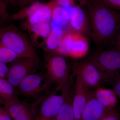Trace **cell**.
<instances>
[{
    "label": "cell",
    "instance_id": "obj_1",
    "mask_svg": "<svg viewBox=\"0 0 120 120\" xmlns=\"http://www.w3.org/2000/svg\"><path fill=\"white\" fill-rule=\"evenodd\" d=\"M90 23V34L96 45H106L120 30V12L89 0L86 4Z\"/></svg>",
    "mask_w": 120,
    "mask_h": 120
},
{
    "label": "cell",
    "instance_id": "obj_2",
    "mask_svg": "<svg viewBox=\"0 0 120 120\" xmlns=\"http://www.w3.org/2000/svg\"><path fill=\"white\" fill-rule=\"evenodd\" d=\"M0 43L15 52L20 57L41 61L30 39L14 24L0 29Z\"/></svg>",
    "mask_w": 120,
    "mask_h": 120
},
{
    "label": "cell",
    "instance_id": "obj_3",
    "mask_svg": "<svg viewBox=\"0 0 120 120\" xmlns=\"http://www.w3.org/2000/svg\"><path fill=\"white\" fill-rule=\"evenodd\" d=\"M89 61L101 72L105 83H113L120 72V50H100L94 54Z\"/></svg>",
    "mask_w": 120,
    "mask_h": 120
},
{
    "label": "cell",
    "instance_id": "obj_4",
    "mask_svg": "<svg viewBox=\"0 0 120 120\" xmlns=\"http://www.w3.org/2000/svg\"><path fill=\"white\" fill-rule=\"evenodd\" d=\"M70 88L71 83L57 85L49 92L41 102L38 116V120H56Z\"/></svg>",
    "mask_w": 120,
    "mask_h": 120
},
{
    "label": "cell",
    "instance_id": "obj_5",
    "mask_svg": "<svg viewBox=\"0 0 120 120\" xmlns=\"http://www.w3.org/2000/svg\"><path fill=\"white\" fill-rule=\"evenodd\" d=\"M44 58L46 72L53 83L65 85L71 83L68 65L63 56L47 53Z\"/></svg>",
    "mask_w": 120,
    "mask_h": 120
},
{
    "label": "cell",
    "instance_id": "obj_6",
    "mask_svg": "<svg viewBox=\"0 0 120 120\" xmlns=\"http://www.w3.org/2000/svg\"><path fill=\"white\" fill-rule=\"evenodd\" d=\"M53 83L46 72L28 75L20 82L17 91L26 97H34L48 91Z\"/></svg>",
    "mask_w": 120,
    "mask_h": 120
},
{
    "label": "cell",
    "instance_id": "obj_7",
    "mask_svg": "<svg viewBox=\"0 0 120 120\" xmlns=\"http://www.w3.org/2000/svg\"><path fill=\"white\" fill-rule=\"evenodd\" d=\"M68 66L73 75L81 77L89 88L95 89L105 83L101 72L90 61H73Z\"/></svg>",
    "mask_w": 120,
    "mask_h": 120
},
{
    "label": "cell",
    "instance_id": "obj_8",
    "mask_svg": "<svg viewBox=\"0 0 120 120\" xmlns=\"http://www.w3.org/2000/svg\"><path fill=\"white\" fill-rule=\"evenodd\" d=\"M41 61L26 58L20 57L9 64L7 80L16 88L20 82L27 76L36 73L41 65Z\"/></svg>",
    "mask_w": 120,
    "mask_h": 120
},
{
    "label": "cell",
    "instance_id": "obj_9",
    "mask_svg": "<svg viewBox=\"0 0 120 120\" xmlns=\"http://www.w3.org/2000/svg\"><path fill=\"white\" fill-rule=\"evenodd\" d=\"M13 120H38L34 107L18 98L2 104Z\"/></svg>",
    "mask_w": 120,
    "mask_h": 120
},
{
    "label": "cell",
    "instance_id": "obj_10",
    "mask_svg": "<svg viewBox=\"0 0 120 120\" xmlns=\"http://www.w3.org/2000/svg\"><path fill=\"white\" fill-rule=\"evenodd\" d=\"M74 87L72 105L75 120H79L88 100L89 87L82 78L76 76Z\"/></svg>",
    "mask_w": 120,
    "mask_h": 120
},
{
    "label": "cell",
    "instance_id": "obj_11",
    "mask_svg": "<svg viewBox=\"0 0 120 120\" xmlns=\"http://www.w3.org/2000/svg\"><path fill=\"white\" fill-rule=\"evenodd\" d=\"M52 0L38 9L34 14L20 24L22 30L27 31L31 26L42 23H50L52 19V13L55 8Z\"/></svg>",
    "mask_w": 120,
    "mask_h": 120
},
{
    "label": "cell",
    "instance_id": "obj_12",
    "mask_svg": "<svg viewBox=\"0 0 120 120\" xmlns=\"http://www.w3.org/2000/svg\"><path fill=\"white\" fill-rule=\"evenodd\" d=\"M110 110L97 100L93 91H90L87 102L79 120H99Z\"/></svg>",
    "mask_w": 120,
    "mask_h": 120
},
{
    "label": "cell",
    "instance_id": "obj_13",
    "mask_svg": "<svg viewBox=\"0 0 120 120\" xmlns=\"http://www.w3.org/2000/svg\"><path fill=\"white\" fill-rule=\"evenodd\" d=\"M50 24L51 30L49 34L39 45L47 53L53 54L62 42L65 32L52 20Z\"/></svg>",
    "mask_w": 120,
    "mask_h": 120
},
{
    "label": "cell",
    "instance_id": "obj_14",
    "mask_svg": "<svg viewBox=\"0 0 120 120\" xmlns=\"http://www.w3.org/2000/svg\"><path fill=\"white\" fill-rule=\"evenodd\" d=\"M87 16L82 7L71 8L70 23L72 30L83 34L90 33Z\"/></svg>",
    "mask_w": 120,
    "mask_h": 120
},
{
    "label": "cell",
    "instance_id": "obj_15",
    "mask_svg": "<svg viewBox=\"0 0 120 120\" xmlns=\"http://www.w3.org/2000/svg\"><path fill=\"white\" fill-rule=\"evenodd\" d=\"M72 30L73 41L68 56L73 58H81L88 52V41L83 34Z\"/></svg>",
    "mask_w": 120,
    "mask_h": 120
},
{
    "label": "cell",
    "instance_id": "obj_16",
    "mask_svg": "<svg viewBox=\"0 0 120 120\" xmlns=\"http://www.w3.org/2000/svg\"><path fill=\"white\" fill-rule=\"evenodd\" d=\"M97 100L109 110L115 109L117 102V97L113 90L100 86L93 91Z\"/></svg>",
    "mask_w": 120,
    "mask_h": 120
},
{
    "label": "cell",
    "instance_id": "obj_17",
    "mask_svg": "<svg viewBox=\"0 0 120 120\" xmlns=\"http://www.w3.org/2000/svg\"><path fill=\"white\" fill-rule=\"evenodd\" d=\"M51 30L50 23L45 22L32 26L27 31L32 44L34 46L38 43L39 39H43V41L47 38Z\"/></svg>",
    "mask_w": 120,
    "mask_h": 120
},
{
    "label": "cell",
    "instance_id": "obj_18",
    "mask_svg": "<svg viewBox=\"0 0 120 120\" xmlns=\"http://www.w3.org/2000/svg\"><path fill=\"white\" fill-rule=\"evenodd\" d=\"M73 92L74 88L73 89L70 88L56 120H75L72 105Z\"/></svg>",
    "mask_w": 120,
    "mask_h": 120
},
{
    "label": "cell",
    "instance_id": "obj_19",
    "mask_svg": "<svg viewBox=\"0 0 120 120\" xmlns=\"http://www.w3.org/2000/svg\"><path fill=\"white\" fill-rule=\"evenodd\" d=\"M17 88L8 80L0 78V104L18 98Z\"/></svg>",
    "mask_w": 120,
    "mask_h": 120
},
{
    "label": "cell",
    "instance_id": "obj_20",
    "mask_svg": "<svg viewBox=\"0 0 120 120\" xmlns=\"http://www.w3.org/2000/svg\"><path fill=\"white\" fill-rule=\"evenodd\" d=\"M45 4L38 1L23 8L18 12L11 15V21L26 20Z\"/></svg>",
    "mask_w": 120,
    "mask_h": 120
},
{
    "label": "cell",
    "instance_id": "obj_21",
    "mask_svg": "<svg viewBox=\"0 0 120 120\" xmlns=\"http://www.w3.org/2000/svg\"><path fill=\"white\" fill-rule=\"evenodd\" d=\"M70 16L71 8L56 7L53 11L52 20L60 26L69 22Z\"/></svg>",
    "mask_w": 120,
    "mask_h": 120
},
{
    "label": "cell",
    "instance_id": "obj_22",
    "mask_svg": "<svg viewBox=\"0 0 120 120\" xmlns=\"http://www.w3.org/2000/svg\"><path fill=\"white\" fill-rule=\"evenodd\" d=\"M20 57L15 52L0 43V62L10 64Z\"/></svg>",
    "mask_w": 120,
    "mask_h": 120
},
{
    "label": "cell",
    "instance_id": "obj_23",
    "mask_svg": "<svg viewBox=\"0 0 120 120\" xmlns=\"http://www.w3.org/2000/svg\"><path fill=\"white\" fill-rule=\"evenodd\" d=\"M8 5L4 0H0V23H4L11 21V15L7 10Z\"/></svg>",
    "mask_w": 120,
    "mask_h": 120
},
{
    "label": "cell",
    "instance_id": "obj_24",
    "mask_svg": "<svg viewBox=\"0 0 120 120\" xmlns=\"http://www.w3.org/2000/svg\"><path fill=\"white\" fill-rule=\"evenodd\" d=\"M105 6L120 12V0H96Z\"/></svg>",
    "mask_w": 120,
    "mask_h": 120
},
{
    "label": "cell",
    "instance_id": "obj_25",
    "mask_svg": "<svg viewBox=\"0 0 120 120\" xmlns=\"http://www.w3.org/2000/svg\"><path fill=\"white\" fill-rule=\"evenodd\" d=\"M120 115L115 109L110 110L99 120H120Z\"/></svg>",
    "mask_w": 120,
    "mask_h": 120
},
{
    "label": "cell",
    "instance_id": "obj_26",
    "mask_svg": "<svg viewBox=\"0 0 120 120\" xmlns=\"http://www.w3.org/2000/svg\"><path fill=\"white\" fill-rule=\"evenodd\" d=\"M109 45L111 48L120 50V30L106 45Z\"/></svg>",
    "mask_w": 120,
    "mask_h": 120
},
{
    "label": "cell",
    "instance_id": "obj_27",
    "mask_svg": "<svg viewBox=\"0 0 120 120\" xmlns=\"http://www.w3.org/2000/svg\"><path fill=\"white\" fill-rule=\"evenodd\" d=\"M9 67L7 64L0 62V78L7 79L9 73Z\"/></svg>",
    "mask_w": 120,
    "mask_h": 120
},
{
    "label": "cell",
    "instance_id": "obj_28",
    "mask_svg": "<svg viewBox=\"0 0 120 120\" xmlns=\"http://www.w3.org/2000/svg\"><path fill=\"white\" fill-rule=\"evenodd\" d=\"M0 120H13L4 106L0 107Z\"/></svg>",
    "mask_w": 120,
    "mask_h": 120
},
{
    "label": "cell",
    "instance_id": "obj_29",
    "mask_svg": "<svg viewBox=\"0 0 120 120\" xmlns=\"http://www.w3.org/2000/svg\"><path fill=\"white\" fill-rule=\"evenodd\" d=\"M113 84V90L115 91L117 98L120 100V72Z\"/></svg>",
    "mask_w": 120,
    "mask_h": 120
},
{
    "label": "cell",
    "instance_id": "obj_30",
    "mask_svg": "<svg viewBox=\"0 0 120 120\" xmlns=\"http://www.w3.org/2000/svg\"><path fill=\"white\" fill-rule=\"evenodd\" d=\"M38 1V0H16V5L23 8Z\"/></svg>",
    "mask_w": 120,
    "mask_h": 120
},
{
    "label": "cell",
    "instance_id": "obj_31",
    "mask_svg": "<svg viewBox=\"0 0 120 120\" xmlns=\"http://www.w3.org/2000/svg\"><path fill=\"white\" fill-rule=\"evenodd\" d=\"M7 5H16V0H4Z\"/></svg>",
    "mask_w": 120,
    "mask_h": 120
}]
</instances>
